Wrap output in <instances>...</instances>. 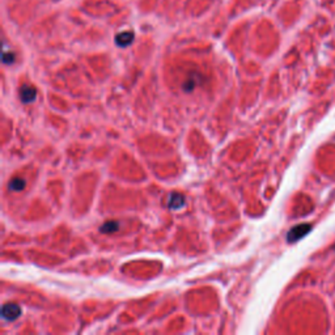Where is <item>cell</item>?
I'll return each instance as SVG.
<instances>
[{
  "label": "cell",
  "mask_w": 335,
  "mask_h": 335,
  "mask_svg": "<svg viewBox=\"0 0 335 335\" xmlns=\"http://www.w3.org/2000/svg\"><path fill=\"white\" fill-rule=\"evenodd\" d=\"M311 224H308V223H304V224H299L291 228V231L288 232L287 234V241L289 244H293L296 241L301 240L303 237H305L308 233L310 232Z\"/></svg>",
  "instance_id": "obj_1"
},
{
  "label": "cell",
  "mask_w": 335,
  "mask_h": 335,
  "mask_svg": "<svg viewBox=\"0 0 335 335\" xmlns=\"http://www.w3.org/2000/svg\"><path fill=\"white\" fill-rule=\"evenodd\" d=\"M21 308L17 304H4L1 308V317L7 321H15L20 317Z\"/></svg>",
  "instance_id": "obj_2"
},
{
  "label": "cell",
  "mask_w": 335,
  "mask_h": 335,
  "mask_svg": "<svg viewBox=\"0 0 335 335\" xmlns=\"http://www.w3.org/2000/svg\"><path fill=\"white\" fill-rule=\"evenodd\" d=\"M36 96H37V91H36V88L34 87H32V85H28V84H25V85H23V87H21L20 99L24 103H33V101L36 100Z\"/></svg>",
  "instance_id": "obj_3"
},
{
  "label": "cell",
  "mask_w": 335,
  "mask_h": 335,
  "mask_svg": "<svg viewBox=\"0 0 335 335\" xmlns=\"http://www.w3.org/2000/svg\"><path fill=\"white\" fill-rule=\"evenodd\" d=\"M168 206L172 209H180L185 206V197L182 194L172 193L168 197Z\"/></svg>",
  "instance_id": "obj_4"
},
{
  "label": "cell",
  "mask_w": 335,
  "mask_h": 335,
  "mask_svg": "<svg viewBox=\"0 0 335 335\" xmlns=\"http://www.w3.org/2000/svg\"><path fill=\"white\" fill-rule=\"evenodd\" d=\"M132 41H134V34L131 32L119 33L118 36L115 37V42H117V45L121 46V48H126V46H129Z\"/></svg>",
  "instance_id": "obj_5"
},
{
  "label": "cell",
  "mask_w": 335,
  "mask_h": 335,
  "mask_svg": "<svg viewBox=\"0 0 335 335\" xmlns=\"http://www.w3.org/2000/svg\"><path fill=\"white\" fill-rule=\"evenodd\" d=\"M198 84H199V77H198V75L191 74V75L183 81V85H182V87H183V91L185 92H193Z\"/></svg>",
  "instance_id": "obj_6"
},
{
  "label": "cell",
  "mask_w": 335,
  "mask_h": 335,
  "mask_svg": "<svg viewBox=\"0 0 335 335\" xmlns=\"http://www.w3.org/2000/svg\"><path fill=\"white\" fill-rule=\"evenodd\" d=\"M25 185H26V182L23 178H13L12 181L8 183V189L11 191L19 193V191H23L25 189Z\"/></svg>",
  "instance_id": "obj_7"
},
{
  "label": "cell",
  "mask_w": 335,
  "mask_h": 335,
  "mask_svg": "<svg viewBox=\"0 0 335 335\" xmlns=\"http://www.w3.org/2000/svg\"><path fill=\"white\" fill-rule=\"evenodd\" d=\"M119 229V223H117V221H107V223H105V224L100 228V231L103 233H114L117 232Z\"/></svg>",
  "instance_id": "obj_8"
},
{
  "label": "cell",
  "mask_w": 335,
  "mask_h": 335,
  "mask_svg": "<svg viewBox=\"0 0 335 335\" xmlns=\"http://www.w3.org/2000/svg\"><path fill=\"white\" fill-rule=\"evenodd\" d=\"M3 60H4L5 64L13 63V60H15V55H13L12 52H11L8 56H7V54H4V55H3Z\"/></svg>",
  "instance_id": "obj_9"
}]
</instances>
